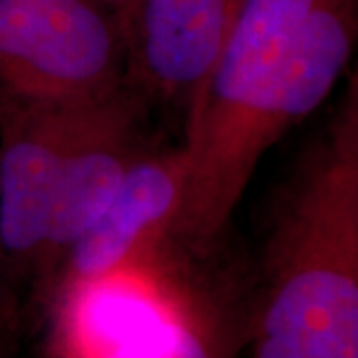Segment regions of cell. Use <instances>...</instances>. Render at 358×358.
Listing matches in <instances>:
<instances>
[{
  "label": "cell",
  "mask_w": 358,
  "mask_h": 358,
  "mask_svg": "<svg viewBox=\"0 0 358 358\" xmlns=\"http://www.w3.org/2000/svg\"><path fill=\"white\" fill-rule=\"evenodd\" d=\"M251 358H358V90L279 199L251 308Z\"/></svg>",
  "instance_id": "6da1fadb"
},
{
  "label": "cell",
  "mask_w": 358,
  "mask_h": 358,
  "mask_svg": "<svg viewBox=\"0 0 358 358\" xmlns=\"http://www.w3.org/2000/svg\"><path fill=\"white\" fill-rule=\"evenodd\" d=\"M319 0H241L217 62L189 98V173L171 233L209 243L227 225L259 159L289 128V56Z\"/></svg>",
  "instance_id": "7a4b0ae2"
},
{
  "label": "cell",
  "mask_w": 358,
  "mask_h": 358,
  "mask_svg": "<svg viewBox=\"0 0 358 358\" xmlns=\"http://www.w3.org/2000/svg\"><path fill=\"white\" fill-rule=\"evenodd\" d=\"M126 86L122 20L98 0H0V114L90 106Z\"/></svg>",
  "instance_id": "3957f363"
},
{
  "label": "cell",
  "mask_w": 358,
  "mask_h": 358,
  "mask_svg": "<svg viewBox=\"0 0 358 358\" xmlns=\"http://www.w3.org/2000/svg\"><path fill=\"white\" fill-rule=\"evenodd\" d=\"M98 103L0 114V257L14 293L36 279L66 155Z\"/></svg>",
  "instance_id": "277c9868"
},
{
  "label": "cell",
  "mask_w": 358,
  "mask_h": 358,
  "mask_svg": "<svg viewBox=\"0 0 358 358\" xmlns=\"http://www.w3.org/2000/svg\"><path fill=\"white\" fill-rule=\"evenodd\" d=\"M189 157L185 148L141 154L122 179L112 201L66 253L40 303L82 282L100 279L148 253L178 217Z\"/></svg>",
  "instance_id": "5b68a950"
},
{
  "label": "cell",
  "mask_w": 358,
  "mask_h": 358,
  "mask_svg": "<svg viewBox=\"0 0 358 358\" xmlns=\"http://www.w3.org/2000/svg\"><path fill=\"white\" fill-rule=\"evenodd\" d=\"M128 88L96 106L94 114L66 155L54 193L48 237L40 259L34 289L42 299L70 247L100 217L122 179L140 157V103Z\"/></svg>",
  "instance_id": "8992f818"
},
{
  "label": "cell",
  "mask_w": 358,
  "mask_h": 358,
  "mask_svg": "<svg viewBox=\"0 0 358 358\" xmlns=\"http://www.w3.org/2000/svg\"><path fill=\"white\" fill-rule=\"evenodd\" d=\"M241 0H134L120 14L128 76L192 98L217 62Z\"/></svg>",
  "instance_id": "52a82bcc"
},
{
  "label": "cell",
  "mask_w": 358,
  "mask_h": 358,
  "mask_svg": "<svg viewBox=\"0 0 358 358\" xmlns=\"http://www.w3.org/2000/svg\"><path fill=\"white\" fill-rule=\"evenodd\" d=\"M251 315L233 322L197 299L185 313L102 358H235L247 343Z\"/></svg>",
  "instance_id": "ba28073f"
},
{
  "label": "cell",
  "mask_w": 358,
  "mask_h": 358,
  "mask_svg": "<svg viewBox=\"0 0 358 358\" xmlns=\"http://www.w3.org/2000/svg\"><path fill=\"white\" fill-rule=\"evenodd\" d=\"M20 308L16 294H0V358H14L18 346Z\"/></svg>",
  "instance_id": "9c48e42d"
},
{
  "label": "cell",
  "mask_w": 358,
  "mask_h": 358,
  "mask_svg": "<svg viewBox=\"0 0 358 358\" xmlns=\"http://www.w3.org/2000/svg\"><path fill=\"white\" fill-rule=\"evenodd\" d=\"M0 287H2V289H6V291H13V289H10V285H8V281H6V273H4V265H2V257H0Z\"/></svg>",
  "instance_id": "30bf717a"
},
{
  "label": "cell",
  "mask_w": 358,
  "mask_h": 358,
  "mask_svg": "<svg viewBox=\"0 0 358 358\" xmlns=\"http://www.w3.org/2000/svg\"><path fill=\"white\" fill-rule=\"evenodd\" d=\"M114 2L117 4V16H120V14H124L128 10V6L134 0H114Z\"/></svg>",
  "instance_id": "8fae6325"
},
{
  "label": "cell",
  "mask_w": 358,
  "mask_h": 358,
  "mask_svg": "<svg viewBox=\"0 0 358 358\" xmlns=\"http://www.w3.org/2000/svg\"><path fill=\"white\" fill-rule=\"evenodd\" d=\"M0 294H14L13 291H6V289H2V287H0Z\"/></svg>",
  "instance_id": "7c38bea8"
}]
</instances>
